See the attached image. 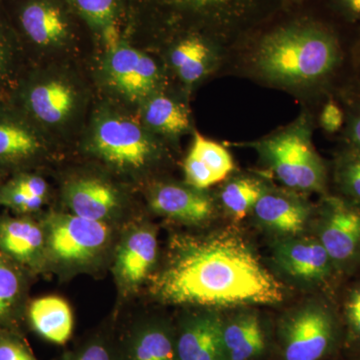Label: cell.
Segmentation results:
<instances>
[{
	"instance_id": "cell-8",
	"label": "cell",
	"mask_w": 360,
	"mask_h": 360,
	"mask_svg": "<svg viewBox=\"0 0 360 360\" xmlns=\"http://www.w3.org/2000/svg\"><path fill=\"white\" fill-rule=\"evenodd\" d=\"M319 240L333 264L345 267L360 258V205L340 196H324Z\"/></svg>"
},
{
	"instance_id": "cell-19",
	"label": "cell",
	"mask_w": 360,
	"mask_h": 360,
	"mask_svg": "<svg viewBox=\"0 0 360 360\" xmlns=\"http://www.w3.org/2000/svg\"><path fill=\"white\" fill-rule=\"evenodd\" d=\"M28 270L0 252V333H21L26 319Z\"/></svg>"
},
{
	"instance_id": "cell-2",
	"label": "cell",
	"mask_w": 360,
	"mask_h": 360,
	"mask_svg": "<svg viewBox=\"0 0 360 360\" xmlns=\"http://www.w3.org/2000/svg\"><path fill=\"white\" fill-rule=\"evenodd\" d=\"M153 288L161 302L210 310L274 305L284 300L283 284L250 243L226 231L172 239Z\"/></svg>"
},
{
	"instance_id": "cell-9",
	"label": "cell",
	"mask_w": 360,
	"mask_h": 360,
	"mask_svg": "<svg viewBox=\"0 0 360 360\" xmlns=\"http://www.w3.org/2000/svg\"><path fill=\"white\" fill-rule=\"evenodd\" d=\"M105 71L111 84L131 101H146L155 96L162 82L155 59L127 45L111 47Z\"/></svg>"
},
{
	"instance_id": "cell-6",
	"label": "cell",
	"mask_w": 360,
	"mask_h": 360,
	"mask_svg": "<svg viewBox=\"0 0 360 360\" xmlns=\"http://www.w3.org/2000/svg\"><path fill=\"white\" fill-rule=\"evenodd\" d=\"M44 226L46 252L61 264L90 262L104 250L110 238L105 222L75 214H51Z\"/></svg>"
},
{
	"instance_id": "cell-28",
	"label": "cell",
	"mask_w": 360,
	"mask_h": 360,
	"mask_svg": "<svg viewBox=\"0 0 360 360\" xmlns=\"http://www.w3.org/2000/svg\"><path fill=\"white\" fill-rule=\"evenodd\" d=\"M60 360H122L118 341L106 335L87 338Z\"/></svg>"
},
{
	"instance_id": "cell-18",
	"label": "cell",
	"mask_w": 360,
	"mask_h": 360,
	"mask_svg": "<svg viewBox=\"0 0 360 360\" xmlns=\"http://www.w3.org/2000/svg\"><path fill=\"white\" fill-rule=\"evenodd\" d=\"M117 341L122 360H175L174 326L165 321L139 322Z\"/></svg>"
},
{
	"instance_id": "cell-1",
	"label": "cell",
	"mask_w": 360,
	"mask_h": 360,
	"mask_svg": "<svg viewBox=\"0 0 360 360\" xmlns=\"http://www.w3.org/2000/svg\"><path fill=\"white\" fill-rule=\"evenodd\" d=\"M345 25L326 0L288 4L227 52L222 68L311 101L328 94L345 65Z\"/></svg>"
},
{
	"instance_id": "cell-34",
	"label": "cell",
	"mask_w": 360,
	"mask_h": 360,
	"mask_svg": "<svg viewBox=\"0 0 360 360\" xmlns=\"http://www.w3.org/2000/svg\"><path fill=\"white\" fill-rule=\"evenodd\" d=\"M0 360H39L32 354L21 333H0Z\"/></svg>"
},
{
	"instance_id": "cell-13",
	"label": "cell",
	"mask_w": 360,
	"mask_h": 360,
	"mask_svg": "<svg viewBox=\"0 0 360 360\" xmlns=\"http://www.w3.org/2000/svg\"><path fill=\"white\" fill-rule=\"evenodd\" d=\"M227 52L198 34L180 37L172 44L168 60L180 82L188 87L200 84L224 68Z\"/></svg>"
},
{
	"instance_id": "cell-12",
	"label": "cell",
	"mask_w": 360,
	"mask_h": 360,
	"mask_svg": "<svg viewBox=\"0 0 360 360\" xmlns=\"http://www.w3.org/2000/svg\"><path fill=\"white\" fill-rule=\"evenodd\" d=\"M222 319L210 309L184 316L174 326L175 360H224Z\"/></svg>"
},
{
	"instance_id": "cell-27",
	"label": "cell",
	"mask_w": 360,
	"mask_h": 360,
	"mask_svg": "<svg viewBox=\"0 0 360 360\" xmlns=\"http://www.w3.org/2000/svg\"><path fill=\"white\" fill-rule=\"evenodd\" d=\"M189 153L203 161L219 182L224 181L236 169V163L229 149L219 142L206 139L200 132L194 134Z\"/></svg>"
},
{
	"instance_id": "cell-37",
	"label": "cell",
	"mask_w": 360,
	"mask_h": 360,
	"mask_svg": "<svg viewBox=\"0 0 360 360\" xmlns=\"http://www.w3.org/2000/svg\"><path fill=\"white\" fill-rule=\"evenodd\" d=\"M326 2L341 20L360 28V0H326Z\"/></svg>"
},
{
	"instance_id": "cell-33",
	"label": "cell",
	"mask_w": 360,
	"mask_h": 360,
	"mask_svg": "<svg viewBox=\"0 0 360 360\" xmlns=\"http://www.w3.org/2000/svg\"><path fill=\"white\" fill-rule=\"evenodd\" d=\"M184 168L186 184L194 187V188L206 191L210 187L219 184L212 170L193 153H189L186 156Z\"/></svg>"
},
{
	"instance_id": "cell-35",
	"label": "cell",
	"mask_w": 360,
	"mask_h": 360,
	"mask_svg": "<svg viewBox=\"0 0 360 360\" xmlns=\"http://www.w3.org/2000/svg\"><path fill=\"white\" fill-rule=\"evenodd\" d=\"M345 120H347V115L345 110L333 96H329L322 105L321 113H319V127H321L326 134H335L343 129Z\"/></svg>"
},
{
	"instance_id": "cell-11",
	"label": "cell",
	"mask_w": 360,
	"mask_h": 360,
	"mask_svg": "<svg viewBox=\"0 0 360 360\" xmlns=\"http://www.w3.org/2000/svg\"><path fill=\"white\" fill-rule=\"evenodd\" d=\"M252 213L265 229L293 238L304 231L311 215V205L302 193L265 184Z\"/></svg>"
},
{
	"instance_id": "cell-32",
	"label": "cell",
	"mask_w": 360,
	"mask_h": 360,
	"mask_svg": "<svg viewBox=\"0 0 360 360\" xmlns=\"http://www.w3.org/2000/svg\"><path fill=\"white\" fill-rule=\"evenodd\" d=\"M75 6L89 23L106 28L112 22L115 0H73Z\"/></svg>"
},
{
	"instance_id": "cell-24",
	"label": "cell",
	"mask_w": 360,
	"mask_h": 360,
	"mask_svg": "<svg viewBox=\"0 0 360 360\" xmlns=\"http://www.w3.org/2000/svg\"><path fill=\"white\" fill-rule=\"evenodd\" d=\"M28 105L39 120L54 124L70 115L75 106V94L65 82L58 80L42 82L30 90Z\"/></svg>"
},
{
	"instance_id": "cell-26",
	"label": "cell",
	"mask_w": 360,
	"mask_h": 360,
	"mask_svg": "<svg viewBox=\"0 0 360 360\" xmlns=\"http://www.w3.org/2000/svg\"><path fill=\"white\" fill-rule=\"evenodd\" d=\"M264 186L265 182L257 177L246 175L233 177L220 189V203L232 217L243 219L252 212Z\"/></svg>"
},
{
	"instance_id": "cell-39",
	"label": "cell",
	"mask_w": 360,
	"mask_h": 360,
	"mask_svg": "<svg viewBox=\"0 0 360 360\" xmlns=\"http://www.w3.org/2000/svg\"><path fill=\"white\" fill-rule=\"evenodd\" d=\"M6 60V44H4V37H2L1 32H0V75L4 70Z\"/></svg>"
},
{
	"instance_id": "cell-40",
	"label": "cell",
	"mask_w": 360,
	"mask_h": 360,
	"mask_svg": "<svg viewBox=\"0 0 360 360\" xmlns=\"http://www.w3.org/2000/svg\"><path fill=\"white\" fill-rule=\"evenodd\" d=\"M288 4H302V2L307 1V0H286Z\"/></svg>"
},
{
	"instance_id": "cell-17",
	"label": "cell",
	"mask_w": 360,
	"mask_h": 360,
	"mask_svg": "<svg viewBox=\"0 0 360 360\" xmlns=\"http://www.w3.org/2000/svg\"><path fill=\"white\" fill-rule=\"evenodd\" d=\"M158 257V238L151 227H136L123 238L115 258V274L125 290H134L150 274Z\"/></svg>"
},
{
	"instance_id": "cell-23",
	"label": "cell",
	"mask_w": 360,
	"mask_h": 360,
	"mask_svg": "<svg viewBox=\"0 0 360 360\" xmlns=\"http://www.w3.org/2000/svg\"><path fill=\"white\" fill-rule=\"evenodd\" d=\"M143 118L151 130L169 139L186 134L191 127L186 104L160 92L146 99Z\"/></svg>"
},
{
	"instance_id": "cell-38",
	"label": "cell",
	"mask_w": 360,
	"mask_h": 360,
	"mask_svg": "<svg viewBox=\"0 0 360 360\" xmlns=\"http://www.w3.org/2000/svg\"><path fill=\"white\" fill-rule=\"evenodd\" d=\"M345 125L343 135L347 148L360 153V101L348 111Z\"/></svg>"
},
{
	"instance_id": "cell-3",
	"label": "cell",
	"mask_w": 360,
	"mask_h": 360,
	"mask_svg": "<svg viewBox=\"0 0 360 360\" xmlns=\"http://www.w3.org/2000/svg\"><path fill=\"white\" fill-rule=\"evenodd\" d=\"M167 13V25L182 37L198 34L226 52L271 18L286 0H155Z\"/></svg>"
},
{
	"instance_id": "cell-10",
	"label": "cell",
	"mask_w": 360,
	"mask_h": 360,
	"mask_svg": "<svg viewBox=\"0 0 360 360\" xmlns=\"http://www.w3.org/2000/svg\"><path fill=\"white\" fill-rule=\"evenodd\" d=\"M224 360H272L274 328L255 311L245 310L222 319Z\"/></svg>"
},
{
	"instance_id": "cell-42",
	"label": "cell",
	"mask_w": 360,
	"mask_h": 360,
	"mask_svg": "<svg viewBox=\"0 0 360 360\" xmlns=\"http://www.w3.org/2000/svg\"><path fill=\"white\" fill-rule=\"evenodd\" d=\"M359 96L360 97V84H359Z\"/></svg>"
},
{
	"instance_id": "cell-5",
	"label": "cell",
	"mask_w": 360,
	"mask_h": 360,
	"mask_svg": "<svg viewBox=\"0 0 360 360\" xmlns=\"http://www.w3.org/2000/svg\"><path fill=\"white\" fill-rule=\"evenodd\" d=\"M343 347L342 322L328 307L309 304L278 319L272 360H330Z\"/></svg>"
},
{
	"instance_id": "cell-21",
	"label": "cell",
	"mask_w": 360,
	"mask_h": 360,
	"mask_svg": "<svg viewBox=\"0 0 360 360\" xmlns=\"http://www.w3.org/2000/svg\"><path fill=\"white\" fill-rule=\"evenodd\" d=\"M25 321L37 335L54 345H65L72 336V311L58 296H45L28 303Z\"/></svg>"
},
{
	"instance_id": "cell-36",
	"label": "cell",
	"mask_w": 360,
	"mask_h": 360,
	"mask_svg": "<svg viewBox=\"0 0 360 360\" xmlns=\"http://www.w3.org/2000/svg\"><path fill=\"white\" fill-rule=\"evenodd\" d=\"M9 182L27 195L46 198L49 186L46 181L39 175L21 172L15 175L13 179L9 180Z\"/></svg>"
},
{
	"instance_id": "cell-16",
	"label": "cell",
	"mask_w": 360,
	"mask_h": 360,
	"mask_svg": "<svg viewBox=\"0 0 360 360\" xmlns=\"http://www.w3.org/2000/svg\"><path fill=\"white\" fill-rule=\"evenodd\" d=\"M276 264L288 276L305 281H321L330 276L333 260L319 239L288 238L274 250Z\"/></svg>"
},
{
	"instance_id": "cell-31",
	"label": "cell",
	"mask_w": 360,
	"mask_h": 360,
	"mask_svg": "<svg viewBox=\"0 0 360 360\" xmlns=\"http://www.w3.org/2000/svg\"><path fill=\"white\" fill-rule=\"evenodd\" d=\"M45 198L30 196L7 182L0 187V205L6 206L18 215H30L39 212Z\"/></svg>"
},
{
	"instance_id": "cell-41",
	"label": "cell",
	"mask_w": 360,
	"mask_h": 360,
	"mask_svg": "<svg viewBox=\"0 0 360 360\" xmlns=\"http://www.w3.org/2000/svg\"><path fill=\"white\" fill-rule=\"evenodd\" d=\"M330 360H336V357H335V359H330ZM347 360H360V359H359V357H350L349 356V359H348Z\"/></svg>"
},
{
	"instance_id": "cell-20",
	"label": "cell",
	"mask_w": 360,
	"mask_h": 360,
	"mask_svg": "<svg viewBox=\"0 0 360 360\" xmlns=\"http://www.w3.org/2000/svg\"><path fill=\"white\" fill-rule=\"evenodd\" d=\"M65 198L73 214L103 222L112 217L120 203L115 189L97 179L71 181L66 186Z\"/></svg>"
},
{
	"instance_id": "cell-7",
	"label": "cell",
	"mask_w": 360,
	"mask_h": 360,
	"mask_svg": "<svg viewBox=\"0 0 360 360\" xmlns=\"http://www.w3.org/2000/svg\"><path fill=\"white\" fill-rule=\"evenodd\" d=\"M91 143L101 160L127 170L146 167L158 150L155 142L141 125L113 116L97 123Z\"/></svg>"
},
{
	"instance_id": "cell-22",
	"label": "cell",
	"mask_w": 360,
	"mask_h": 360,
	"mask_svg": "<svg viewBox=\"0 0 360 360\" xmlns=\"http://www.w3.org/2000/svg\"><path fill=\"white\" fill-rule=\"evenodd\" d=\"M21 25L34 44L49 46L59 44L68 34V23L58 7L45 1H33L23 9Z\"/></svg>"
},
{
	"instance_id": "cell-15",
	"label": "cell",
	"mask_w": 360,
	"mask_h": 360,
	"mask_svg": "<svg viewBox=\"0 0 360 360\" xmlns=\"http://www.w3.org/2000/svg\"><path fill=\"white\" fill-rule=\"evenodd\" d=\"M0 252L26 270H35L46 253L44 224L30 215L0 217Z\"/></svg>"
},
{
	"instance_id": "cell-25",
	"label": "cell",
	"mask_w": 360,
	"mask_h": 360,
	"mask_svg": "<svg viewBox=\"0 0 360 360\" xmlns=\"http://www.w3.org/2000/svg\"><path fill=\"white\" fill-rule=\"evenodd\" d=\"M40 143L32 132L11 122L0 120V165H18L39 153Z\"/></svg>"
},
{
	"instance_id": "cell-4",
	"label": "cell",
	"mask_w": 360,
	"mask_h": 360,
	"mask_svg": "<svg viewBox=\"0 0 360 360\" xmlns=\"http://www.w3.org/2000/svg\"><path fill=\"white\" fill-rule=\"evenodd\" d=\"M315 118L304 108L293 122L257 141L234 143L253 149L285 188L297 193H326L328 169L314 144Z\"/></svg>"
},
{
	"instance_id": "cell-29",
	"label": "cell",
	"mask_w": 360,
	"mask_h": 360,
	"mask_svg": "<svg viewBox=\"0 0 360 360\" xmlns=\"http://www.w3.org/2000/svg\"><path fill=\"white\" fill-rule=\"evenodd\" d=\"M335 177L341 193L360 205V153L345 149L336 160Z\"/></svg>"
},
{
	"instance_id": "cell-30",
	"label": "cell",
	"mask_w": 360,
	"mask_h": 360,
	"mask_svg": "<svg viewBox=\"0 0 360 360\" xmlns=\"http://www.w3.org/2000/svg\"><path fill=\"white\" fill-rule=\"evenodd\" d=\"M342 326L345 330L343 352L348 356L360 359V286L348 297Z\"/></svg>"
},
{
	"instance_id": "cell-14",
	"label": "cell",
	"mask_w": 360,
	"mask_h": 360,
	"mask_svg": "<svg viewBox=\"0 0 360 360\" xmlns=\"http://www.w3.org/2000/svg\"><path fill=\"white\" fill-rule=\"evenodd\" d=\"M149 203L151 210L158 214L184 224H202L215 213V202L212 196L188 184H156L149 196Z\"/></svg>"
}]
</instances>
